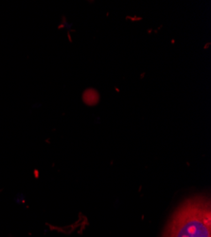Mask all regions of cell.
<instances>
[{
  "mask_svg": "<svg viewBox=\"0 0 211 237\" xmlns=\"http://www.w3.org/2000/svg\"><path fill=\"white\" fill-rule=\"evenodd\" d=\"M164 237H211V209L205 197H194L175 212Z\"/></svg>",
  "mask_w": 211,
  "mask_h": 237,
  "instance_id": "6da1fadb",
  "label": "cell"
}]
</instances>
